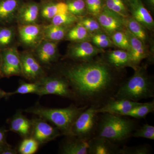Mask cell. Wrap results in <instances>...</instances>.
Masks as SVG:
<instances>
[{"label": "cell", "instance_id": "obj_35", "mask_svg": "<svg viewBox=\"0 0 154 154\" xmlns=\"http://www.w3.org/2000/svg\"><path fill=\"white\" fill-rule=\"evenodd\" d=\"M68 11L75 16H81L85 11V2L84 0H70L66 3Z\"/></svg>", "mask_w": 154, "mask_h": 154}, {"label": "cell", "instance_id": "obj_40", "mask_svg": "<svg viewBox=\"0 0 154 154\" xmlns=\"http://www.w3.org/2000/svg\"><path fill=\"white\" fill-rule=\"evenodd\" d=\"M7 131L4 128L0 129V146L5 147L10 145L6 141V132Z\"/></svg>", "mask_w": 154, "mask_h": 154}, {"label": "cell", "instance_id": "obj_38", "mask_svg": "<svg viewBox=\"0 0 154 154\" xmlns=\"http://www.w3.org/2000/svg\"><path fill=\"white\" fill-rule=\"evenodd\" d=\"M79 23L84 26L90 33H99L102 28L98 21L90 17L84 18Z\"/></svg>", "mask_w": 154, "mask_h": 154}, {"label": "cell", "instance_id": "obj_2", "mask_svg": "<svg viewBox=\"0 0 154 154\" xmlns=\"http://www.w3.org/2000/svg\"><path fill=\"white\" fill-rule=\"evenodd\" d=\"M136 129V122L128 116L99 113L94 137L106 138L119 145L132 137V134Z\"/></svg>", "mask_w": 154, "mask_h": 154}, {"label": "cell", "instance_id": "obj_9", "mask_svg": "<svg viewBox=\"0 0 154 154\" xmlns=\"http://www.w3.org/2000/svg\"><path fill=\"white\" fill-rule=\"evenodd\" d=\"M22 75L27 79L37 82L44 77L45 73L40 63L31 54H20Z\"/></svg>", "mask_w": 154, "mask_h": 154}, {"label": "cell", "instance_id": "obj_37", "mask_svg": "<svg viewBox=\"0 0 154 154\" xmlns=\"http://www.w3.org/2000/svg\"><path fill=\"white\" fill-rule=\"evenodd\" d=\"M92 40L96 46L99 48L110 47L113 43L109 36L101 32L95 33L92 37Z\"/></svg>", "mask_w": 154, "mask_h": 154}, {"label": "cell", "instance_id": "obj_5", "mask_svg": "<svg viewBox=\"0 0 154 154\" xmlns=\"http://www.w3.org/2000/svg\"><path fill=\"white\" fill-rule=\"evenodd\" d=\"M98 108L90 106L77 117L72 128V136L87 141L95 136L99 119Z\"/></svg>", "mask_w": 154, "mask_h": 154}, {"label": "cell", "instance_id": "obj_33", "mask_svg": "<svg viewBox=\"0 0 154 154\" xmlns=\"http://www.w3.org/2000/svg\"><path fill=\"white\" fill-rule=\"evenodd\" d=\"M152 151L150 146L145 144L134 146H125L121 148V154H149Z\"/></svg>", "mask_w": 154, "mask_h": 154}, {"label": "cell", "instance_id": "obj_32", "mask_svg": "<svg viewBox=\"0 0 154 154\" xmlns=\"http://www.w3.org/2000/svg\"><path fill=\"white\" fill-rule=\"evenodd\" d=\"M106 7L124 19L128 17L126 7L122 0H106Z\"/></svg>", "mask_w": 154, "mask_h": 154}, {"label": "cell", "instance_id": "obj_20", "mask_svg": "<svg viewBox=\"0 0 154 154\" xmlns=\"http://www.w3.org/2000/svg\"><path fill=\"white\" fill-rule=\"evenodd\" d=\"M22 3L21 0H0V23L9 24L17 18Z\"/></svg>", "mask_w": 154, "mask_h": 154}, {"label": "cell", "instance_id": "obj_19", "mask_svg": "<svg viewBox=\"0 0 154 154\" xmlns=\"http://www.w3.org/2000/svg\"><path fill=\"white\" fill-rule=\"evenodd\" d=\"M32 122L22 114V111H17L10 121L9 131L18 134L23 138L30 137Z\"/></svg>", "mask_w": 154, "mask_h": 154}, {"label": "cell", "instance_id": "obj_28", "mask_svg": "<svg viewBox=\"0 0 154 154\" xmlns=\"http://www.w3.org/2000/svg\"><path fill=\"white\" fill-rule=\"evenodd\" d=\"M40 89V83L39 81L31 83L22 82L17 90L10 92L11 96L15 94H35L38 95Z\"/></svg>", "mask_w": 154, "mask_h": 154}, {"label": "cell", "instance_id": "obj_22", "mask_svg": "<svg viewBox=\"0 0 154 154\" xmlns=\"http://www.w3.org/2000/svg\"><path fill=\"white\" fill-rule=\"evenodd\" d=\"M106 61L110 66L121 69L125 67H132L129 53L125 50H116L110 51L107 54Z\"/></svg>", "mask_w": 154, "mask_h": 154}, {"label": "cell", "instance_id": "obj_45", "mask_svg": "<svg viewBox=\"0 0 154 154\" xmlns=\"http://www.w3.org/2000/svg\"><path fill=\"white\" fill-rule=\"evenodd\" d=\"M1 55L0 54V68H1ZM1 72V71H0Z\"/></svg>", "mask_w": 154, "mask_h": 154}, {"label": "cell", "instance_id": "obj_34", "mask_svg": "<svg viewBox=\"0 0 154 154\" xmlns=\"http://www.w3.org/2000/svg\"><path fill=\"white\" fill-rule=\"evenodd\" d=\"M111 36L112 41L116 46L127 51L128 50L129 41L125 31L123 32L122 30L116 31L113 33Z\"/></svg>", "mask_w": 154, "mask_h": 154}, {"label": "cell", "instance_id": "obj_23", "mask_svg": "<svg viewBox=\"0 0 154 154\" xmlns=\"http://www.w3.org/2000/svg\"><path fill=\"white\" fill-rule=\"evenodd\" d=\"M40 11L42 17L45 19H51L56 15L68 11L66 3L50 2L45 3Z\"/></svg>", "mask_w": 154, "mask_h": 154}, {"label": "cell", "instance_id": "obj_6", "mask_svg": "<svg viewBox=\"0 0 154 154\" xmlns=\"http://www.w3.org/2000/svg\"><path fill=\"white\" fill-rule=\"evenodd\" d=\"M38 96L54 95L75 101V97L67 80L63 77H44L39 80Z\"/></svg>", "mask_w": 154, "mask_h": 154}, {"label": "cell", "instance_id": "obj_25", "mask_svg": "<svg viewBox=\"0 0 154 154\" xmlns=\"http://www.w3.org/2000/svg\"><path fill=\"white\" fill-rule=\"evenodd\" d=\"M42 33L43 37L46 40L54 42L60 41L66 35V26L51 24L43 28Z\"/></svg>", "mask_w": 154, "mask_h": 154}, {"label": "cell", "instance_id": "obj_21", "mask_svg": "<svg viewBox=\"0 0 154 154\" xmlns=\"http://www.w3.org/2000/svg\"><path fill=\"white\" fill-rule=\"evenodd\" d=\"M19 32L20 40L24 44L32 45L38 41L42 31L39 25L34 24L20 25Z\"/></svg>", "mask_w": 154, "mask_h": 154}, {"label": "cell", "instance_id": "obj_8", "mask_svg": "<svg viewBox=\"0 0 154 154\" xmlns=\"http://www.w3.org/2000/svg\"><path fill=\"white\" fill-rule=\"evenodd\" d=\"M30 137L33 138L39 145L48 143L54 140L61 134L59 130L48 123L42 119L35 118L31 120Z\"/></svg>", "mask_w": 154, "mask_h": 154}, {"label": "cell", "instance_id": "obj_15", "mask_svg": "<svg viewBox=\"0 0 154 154\" xmlns=\"http://www.w3.org/2000/svg\"><path fill=\"white\" fill-rule=\"evenodd\" d=\"M125 31L129 41V49L127 51L129 53L133 69H135L139 66L143 60L147 57V54L145 44L142 42L133 35L127 29Z\"/></svg>", "mask_w": 154, "mask_h": 154}, {"label": "cell", "instance_id": "obj_31", "mask_svg": "<svg viewBox=\"0 0 154 154\" xmlns=\"http://www.w3.org/2000/svg\"><path fill=\"white\" fill-rule=\"evenodd\" d=\"M14 28L9 27H0V48H8L14 40Z\"/></svg>", "mask_w": 154, "mask_h": 154}, {"label": "cell", "instance_id": "obj_43", "mask_svg": "<svg viewBox=\"0 0 154 154\" xmlns=\"http://www.w3.org/2000/svg\"><path fill=\"white\" fill-rule=\"evenodd\" d=\"M146 1L150 6L153 8L154 5V0H146Z\"/></svg>", "mask_w": 154, "mask_h": 154}, {"label": "cell", "instance_id": "obj_12", "mask_svg": "<svg viewBox=\"0 0 154 154\" xmlns=\"http://www.w3.org/2000/svg\"><path fill=\"white\" fill-rule=\"evenodd\" d=\"M102 52V50L85 41L79 42L72 46L69 50L68 56L75 60L88 62Z\"/></svg>", "mask_w": 154, "mask_h": 154}, {"label": "cell", "instance_id": "obj_29", "mask_svg": "<svg viewBox=\"0 0 154 154\" xmlns=\"http://www.w3.org/2000/svg\"><path fill=\"white\" fill-rule=\"evenodd\" d=\"M39 144L33 138H25L19 145L18 152L21 154H33L38 150Z\"/></svg>", "mask_w": 154, "mask_h": 154}, {"label": "cell", "instance_id": "obj_13", "mask_svg": "<svg viewBox=\"0 0 154 154\" xmlns=\"http://www.w3.org/2000/svg\"><path fill=\"white\" fill-rule=\"evenodd\" d=\"M88 144V154H121L119 145L105 137H94Z\"/></svg>", "mask_w": 154, "mask_h": 154}, {"label": "cell", "instance_id": "obj_44", "mask_svg": "<svg viewBox=\"0 0 154 154\" xmlns=\"http://www.w3.org/2000/svg\"><path fill=\"white\" fill-rule=\"evenodd\" d=\"M4 148L5 147H3L0 146V154H2V152L3 149H4Z\"/></svg>", "mask_w": 154, "mask_h": 154}, {"label": "cell", "instance_id": "obj_18", "mask_svg": "<svg viewBox=\"0 0 154 154\" xmlns=\"http://www.w3.org/2000/svg\"><path fill=\"white\" fill-rule=\"evenodd\" d=\"M132 17L147 29H153L154 21L151 15L145 8L141 0H131L129 2Z\"/></svg>", "mask_w": 154, "mask_h": 154}, {"label": "cell", "instance_id": "obj_27", "mask_svg": "<svg viewBox=\"0 0 154 154\" xmlns=\"http://www.w3.org/2000/svg\"><path fill=\"white\" fill-rule=\"evenodd\" d=\"M66 38L70 41L81 42L87 41L90 37V33L82 25H78L69 30L66 33Z\"/></svg>", "mask_w": 154, "mask_h": 154}, {"label": "cell", "instance_id": "obj_41", "mask_svg": "<svg viewBox=\"0 0 154 154\" xmlns=\"http://www.w3.org/2000/svg\"><path fill=\"white\" fill-rule=\"evenodd\" d=\"M18 153L17 150L12 148L11 146L9 145L4 148L1 154H17Z\"/></svg>", "mask_w": 154, "mask_h": 154}, {"label": "cell", "instance_id": "obj_36", "mask_svg": "<svg viewBox=\"0 0 154 154\" xmlns=\"http://www.w3.org/2000/svg\"><path fill=\"white\" fill-rule=\"evenodd\" d=\"M132 137L154 140V127L147 123L144 124L140 128L134 131L132 134Z\"/></svg>", "mask_w": 154, "mask_h": 154}, {"label": "cell", "instance_id": "obj_4", "mask_svg": "<svg viewBox=\"0 0 154 154\" xmlns=\"http://www.w3.org/2000/svg\"><path fill=\"white\" fill-rule=\"evenodd\" d=\"M134 69L132 76L123 82L114 98L137 102L142 99L153 98V81L147 73L145 67L138 66Z\"/></svg>", "mask_w": 154, "mask_h": 154}, {"label": "cell", "instance_id": "obj_30", "mask_svg": "<svg viewBox=\"0 0 154 154\" xmlns=\"http://www.w3.org/2000/svg\"><path fill=\"white\" fill-rule=\"evenodd\" d=\"M51 20L52 25L67 26L77 22L78 19L77 16L67 11L56 15Z\"/></svg>", "mask_w": 154, "mask_h": 154}, {"label": "cell", "instance_id": "obj_10", "mask_svg": "<svg viewBox=\"0 0 154 154\" xmlns=\"http://www.w3.org/2000/svg\"><path fill=\"white\" fill-rule=\"evenodd\" d=\"M97 17L101 28L108 35H111L114 32L121 30L124 28V18L110 11L106 6L103 8Z\"/></svg>", "mask_w": 154, "mask_h": 154}, {"label": "cell", "instance_id": "obj_16", "mask_svg": "<svg viewBox=\"0 0 154 154\" xmlns=\"http://www.w3.org/2000/svg\"><path fill=\"white\" fill-rule=\"evenodd\" d=\"M36 56L40 63L49 65L52 63L57 59V43L45 39L38 45Z\"/></svg>", "mask_w": 154, "mask_h": 154}, {"label": "cell", "instance_id": "obj_39", "mask_svg": "<svg viewBox=\"0 0 154 154\" xmlns=\"http://www.w3.org/2000/svg\"><path fill=\"white\" fill-rule=\"evenodd\" d=\"M86 6L90 14L97 17L103 9L102 0H86Z\"/></svg>", "mask_w": 154, "mask_h": 154}, {"label": "cell", "instance_id": "obj_7", "mask_svg": "<svg viewBox=\"0 0 154 154\" xmlns=\"http://www.w3.org/2000/svg\"><path fill=\"white\" fill-rule=\"evenodd\" d=\"M0 71L3 77L22 75L20 54L15 47L7 48L1 53Z\"/></svg>", "mask_w": 154, "mask_h": 154}, {"label": "cell", "instance_id": "obj_26", "mask_svg": "<svg viewBox=\"0 0 154 154\" xmlns=\"http://www.w3.org/2000/svg\"><path fill=\"white\" fill-rule=\"evenodd\" d=\"M154 111V101L141 103L132 108L125 116L128 117L140 119L145 118L148 114Z\"/></svg>", "mask_w": 154, "mask_h": 154}, {"label": "cell", "instance_id": "obj_14", "mask_svg": "<svg viewBox=\"0 0 154 154\" xmlns=\"http://www.w3.org/2000/svg\"><path fill=\"white\" fill-rule=\"evenodd\" d=\"M40 11L38 3L33 1L22 3L17 12V19L20 25L36 24Z\"/></svg>", "mask_w": 154, "mask_h": 154}, {"label": "cell", "instance_id": "obj_47", "mask_svg": "<svg viewBox=\"0 0 154 154\" xmlns=\"http://www.w3.org/2000/svg\"><path fill=\"white\" fill-rule=\"evenodd\" d=\"M128 1V2H130V1H131V0H127Z\"/></svg>", "mask_w": 154, "mask_h": 154}, {"label": "cell", "instance_id": "obj_24", "mask_svg": "<svg viewBox=\"0 0 154 154\" xmlns=\"http://www.w3.org/2000/svg\"><path fill=\"white\" fill-rule=\"evenodd\" d=\"M125 26L133 35L145 44L147 39V35L144 27L133 17L124 19Z\"/></svg>", "mask_w": 154, "mask_h": 154}, {"label": "cell", "instance_id": "obj_17", "mask_svg": "<svg viewBox=\"0 0 154 154\" xmlns=\"http://www.w3.org/2000/svg\"><path fill=\"white\" fill-rule=\"evenodd\" d=\"M60 149L62 154H88V141L74 136H66Z\"/></svg>", "mask_w": 154, "mask_h": 154}, {"label": "cell", "instance_id": "obj_1", "mask_svg": "<svg viewBox=\"0 0 154 154\" xmlns=\"http://www.w3.org/2000/svg\"><path fill=\"white\" fill-rule=\"evenodd\" d=\"M119 69L104 61L82 62L64 69L61 76L68 82L81 106L102 107L115 94L123 81Z\"/></svg>", "mask_w": 154, "mask_h": 154}, {"label": "cell", "instance_id": "obj_11", "mask_svg": "<svg viewBox=\"0 0 154 154\" xmlns=\"http://www.w3.org/2000/svg\"><path fill=\"white\" fill-rule=\"evenodd\" d=\"M140 102L125 99H110L102 107L97 109L98 113H108L113 115L125 116L132 108Z\"/></svg>", "mask_w": 154, "mask_h": 154}, {"label": "cell", "instance_id": "obj_46", "mask_svg": "<svg viewBox=\"0 0 154 154\" xmlns=\"http://www.w3.org/2000/svg\"><path fill=\"white\" fill-rule=\"evenodd\" d=\"M2 77H3L2 75V73H1V72H0V79H1V78H2Z\"/></svg>", "mask_w": 154, "mask_h": 154}, {"label": "cell", "instance_id": "obj_3", "mask_svg": "<svg viewBox=\"0 0 154 154\" xmlns=\"http://www.w3.org/2000/svg\"><path fill=\"white\" fill-rule=\"evenodd\" d=\"M88 107L72 105L65 108H51L36 105L25 111L51 122L59 130L62 135L71 136L72 126L75 120Z\"/></svg>", "mask_w": 154, "mask_h": 154}, {"label": "cell", "instance_id": "obj_42", "mask_svg": "<svg viewBox=\"0 0 154 154\" xmlns=\"http://www.w3.org/2000/svg\"><path fill=\"white\" fill-rule=\"evenodd\" d=\"M11 95L10 92H6L0 88V100L2 98H8L11 96Z\"/></svg>", "mask_w": 154, "mask_h": 154}]
</instances>
